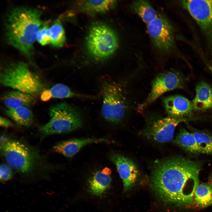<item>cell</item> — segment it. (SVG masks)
Wrapping results in <instances>:
<instances>
[{
    "label": "cell",
    "instance_id": "6da1fadb",
    "mask_svg": "<svg viewBox=\"0 0 212 212\" xmlns=\"http://www.w3.org/2000/svg\"><path fill=\"white\" fill-rule=\"evenodd\" d=\"M201 164L182 156L156 162L151 177L156 193L165 201L181 206L190 205L199 184Z\"/></svg>",
    "mask_w": 212,
    "mask_h": 212
},
{
    "label": "cell",
    "instance_id": "7a4b0ae2",
    "mask_svg": "<svg viewBox=\"0 0 212 212\" xmlns=\"http://www.w3.org/2000/svg\"><path fill=\"white\" fill-rule=\"evenodd\" d=\"M42 14L37 9L18 7L13 9L7 17L6 26L8 42L29 58L42 24Z\"/></svg>",
    "mask_w": 212,
    "mask_h": 212
},
{
    "label": "cell",
    "instance_id": "3957f363",
    "mask_svg": "<svg viewBox=\"0 0 212 212\" xmlns=\"http://www.w3.org/2000/svg\"><path fill=\"white\" fill-rule=\"evenodd\" d=\"M0 148L7 164L21 173H29L45 165L40 153L23 141L2 136Z\"/></svg>",
    "mask_w": 212,
    "mask_h": 212
},
{
    "label": "cell",
    "instance_id": "277c9868",
    "mask_svg": "<svg viewBox=\"0 0 212 212\" xmlns=\"http://www.w3.org/2000/svg\"><path fill=\"white\" fill-rule=\"evenodd\" d=\"M0 82L5 87L34 97L44 90L39 76L22 62L11 63L3 69L0 73Z\"/></svg>",
    "mask_w": 212,
    "mask_h": 212
},
{
    "label": "cell",
    "instance_id": "5b68a950",
    "mask_svg": "<svg viewBox=\"0 0 212 212\" xmlns=\"http://www.w3.org/2000/svg\"><path fill=\"white\" fill-rule=\"evenodd\" d=\"M50 119L39 130L44 136L71 132L82 124L81 115L75 107L65 102L56 104L49 109Z\"/></svg>",
    "mask_w": 212,
    "mask_h": 212
},
{
    "label": "cell",
    "instance_id": "8992f818",
    "mask_svg": "<svg viewBox=\"0 0 212 212\" xmlns=\"http://www.w3.org/2000/svg\"><path fill=\"white\" fill-rule=\"evenodd\" d=\"M101 91V112L103 117L113 123L120 122L127 108V100L122 86L117 82L106 80L102 84Z\"/></svg>",
    "mask_w": 212,
    "mask_h": 212
},
{
    "label": "cell",
    "instance_id": "52a82bcc",
    "mask_svg": "<svg viewBox=\"0 0 212 212\" xmlns=\"http://www.w3.org/2000/svg\"><path fill=\"white\" fill-rule=\"evenodd\" d=\"M86 46L90 54L97 59L107 58L117 50L118 39L115 33L107 26L95 24L90 28L86 39Z\"/></svg>",
    "mask_w": 212,
    "mask_h": 212
},
{
    "label": "cell",
    "instance_id": "ba28073f",
    "mask_svg": "<svg viewBox=\"0 0 212 212\" xmlns=\"http://www.w3.org/2000/svg\"><path fill=\"white\" fill-rule=\"evenodd\" d=\"M183 85V79L177 72L171 71L159 73L153 80L150 91L145 100L139 106V110H143L164 93L181 88Z\"/></svg>",
    "mask_w": 212,
    "mask_h": 212
},
{
    "label": "cell",
    "instance_id": "9c48e42d",
    "mask_svg": "<svg viewBox=\"0 0 212 212\" xmlns=\"http://www.w3.org/2000/svg\"><path fill=\"white\" fill-rule=\"evenodd\" d=\"M147 28L156 48L165 52L171 50L174 45L173 30L171 24L165 17L158 15L147 24Z\"/></svg>",
    "mask_w": 212,
    "mask_h": 212
},
{
    "label": "cell",
    "instance_id": "30bf717a",
    "mask_svg": "<svg viewBox=\"0 0 212 212\" xmlns=\"http://www.w3.org/2000/svg\"><path fill=\"white\" fill-rule=\"evenodd\" d=\"M181 3L208 37H212V0H184Z\"/></svg>",
    "mask_w": 212,
    "mask_h": 212
},
{
    "label": "cell",
    "instance_id": "8fae6325",
    "mask_svg": "<svg viewBox=\"0 0 212 212\" xmlns=\"http://www.w3.org/2000/svg\"><path fill=\"white\" fill-rule=\"evenodd\" d=\"M194 118H176L170 117L156 120L145 130L147 137L160 143L170 141L176 127L180 123L193 120Z\"/></svg>",
    "mask_w": 212,
    "mask_h": 212
},
{
    "label": "cell",
    "instance_id": "7c38bea8",
    "mask_svg": "<svg viewBox=\"0 0 212 212\" xmlns=\"http://www.w3.org/2000/svg\"><path fill=\"white\" fill-rule=\"evenodd\" d=\"M123 183L124 190L126 191L134 185L137 179L138 172L134 162L130 159L118 154L111 157Z\"/></svg>",
    "mask_w": 212,
    "mask_h": 212
},
{
    "label": "cell",
    "instance_id": "4fadbf2b",
    "mask_svg": "<svg viewBox=\"0 0 212 212\" xmlns=\"http://www.w3.org/2000/svg\"><path fill=\"white\" fill-rule=\"evenodd\" d=\"M163 101L168 117L176 118L187 117L192 114L194 109L192 101L181 95L168 96L165 97Z\"/></svg>",
    "mask_w": 212,
    "mask_h": 212
},
{
    "label": "cell",
    "instance_id": "5bb4252c",
    "mask_svg": "<svg viewBox=\"0 0 212 212\" xmlns=\"http://www.w3.org/2000/svg\"><path fill=\"white\" fill-rule=\"evenodd\" d=\"M109 142L104 138H73L59 142L53 147L54 151L67 158H71L75 155L85 145L94 143Z\"/></svg>",
    "mask_w": 212,
    "mask_h": 212
},
{
    "label": "cell",
    "instance_id": "9a60e30c",
    "mask_svg": "<svg viewBox=\"0 0 212 212\" xmlns=\"http://www.w3.org/2000/svg\"><path fill=\"white\" fill-rule=\"evenodd\" d=\"M194 109L206 111L212 109V88L206 82L198 83L196 88V95L192 101Z\"/></svg>",
    "mask_w": 212,
    "mask_h": 212
},
{
    "label": "cell",
    "instance_id": "2e32d148",
    "mask_svg": "<svg viewBox=\"0 0 212 212\" xmlns=\"http://www.w3.org/2000/svg\"><path fill=\"white\" fill-rule=\"evenodd\" d=\"M2 100L8 109L28 107L34 105L36 102L35 97L19 91H13L5 94Z\"/></svg>",
    "mask_w": 212,
    "mask_h": 212
},
{
    "label": "cell",
    "instance_id": "e0dca14e",
    "mask_svg": "<svg viewBox=\"0 0 212 212\" xmlns=\"http://www.w3.org/2000/svg\"><path fill=\"white\" fill-rule=\"evenodd\" d=\"M111 171L108 168L96 172L89 181V189L92 194L101 196L107 189L111 181Z\"/></svg>",
    "mask_w": 212,
    "mask_h": 212
},
{
    "label": "cell",
    "instance_id": "ac0fdd59",
    "mask_svg": "<svg viewBox=\"0 0 212 212\" xmlns=\"http://www.w3.org/2000/svg\"><path fill=\"white\" fill-rule=\"evenodd\" d=\"M173 142L176 145L189 153L193 154L201 153L193 134L184 128L180 129Z\"/></svg>",
    "mask_w": 212,
    "mask_h": 212
},
{
    "label": "cell",
    "instance_id": "d6986e66",
    "mask_svg": "<svg viewBox=\"0 0 212 212\" xmlns=\"http://www.w3.org/2000/svg\"><path fill=\"white\" fill-rule=\"evenodd\" d=\"M5 113L20 126L29 127L31 126L34 122L33 113L27 107L7 108L5 111Z\"/></svg>",
    "mask_w": 212,
    "mask_h": 212
},
{
    "label": "cell",
    "instance_id": "ffe728a7",
    "mask_svg": "<svg viewBox=\"0 0 212 212\" xmlns=\"http://www.w3.org/2000/svg\"><path fill=\"white\" fill-rule=\"evenodd\" d=\"M193 200L200 207L212 205V182L199 184L194 192Z\"/></svg>",
    "mask_w": 212,
    "mask_h": 212
},
{
    "label": "cell",
    "instance_id": "44dd1931",
    "mask_svg": "<svg viewBox=\"0 0 212 212\" xmlns=\"http://www.w3.org/2000/svg\"><path fill=\"white\" fill-rule=\"evenodd\" d=\"M131 7L147 24L156 18L158 15L155 9L147 1H135L132 2Z\"/></svg>",
    "mask_w": 212,
    "mask_h": 212
},
{
    "label": "cell",
    "instance_id": "7402d4cb",
    "mask_svg": "<svg viewBox=\"0 0 212 212\" xmlns=\"http://www.w3.org/2000/svg\"><path fill=\"white\" fill-rule=\"evenodd\" d=\"M85 10L92 13H102L114 8L116 4L115 0H87L81 2Z\"/></svg>",
    "mask_w": 212,
    "mask_h": 212
},
{
    "label": "cell",
    "instance_id": "603a6c76",
    "mask_svg": "<svg viewBox=\"0 0 212 212\" xmlns=\"http://www.w3.org/2000/svg\"><path fill=\"white\" fill-rule=\"evenodd\" d=\"M52 97L63 99L72 97L95 98L92 96L83 95L75 92L68 86L62 83L56 84L49 89Z\"/></svg>",
    "mask_w": 212,
    "mask_h": 212
},
{
    "label": "cell",
    "instance_id": "cb8c5ba5",
    "mask_svg": "<svg viewBox=\"0 0 212 212\" xmlns=\"http://www.w3.org/2000/svg\"><path fill=\"white\" fill-rule=\"evenodd\" d=\"M193 134L201 153L212 155V135L205 131L193 130Z\"/></svg>",
    "mask_w": 212,
    "mask_h": 212
},
{
    "label": "cell",
    "instance_id": "d4e9b609",
    "mask_svg": "<svg viewBox=\"0 0 212 212\" xmlns=\"http://www.w3.org/2000/svg\"><path fill=\"white\" fill-rule=\"evenodd\" d=\"M51 43L56 47H62L66 40L63 28L60 23L55 22L49 28Z\"/></svg>",
    "mask_w": 212,
    "mask_h": 212
},
{
    "label": "cell",
    "instance_id": "484cf974",
    "mask_svg": "<svg viewBox=\"0 0 212 212\" xmlns=\"http://www.w3.org/2000/svg\"><path fill=\"white\" fill-rule=\"evenodd\" d=\"M36 40L43 46L51 43L49 28L47 23L40 27L37 34Z\"/></svg>",
    "mask_w": 212,
    "mask_h": 212
},
{
    "label": "cell",
    "instance_id": "4316f807",
    "mask_svg": "<svg viewBox=\"0 0 212 212\" xmlns=\"http://www.w3.org/2000/svg\"><path fill=\"white\" fill-rule=\"evenodd\" d=\"M13 169L8 164L2 163L0 167V179L2 182L8 181L12 178Z\"/></svg>",
    "mask_w": 212,
    "mask_h": 212
},
{
    "label": "cell",
    "instance_id": "83f0119b",
    "mask_svg": "<svg viewBox=\"0 0 212 212\" xmlns=\"http://www.w3.org/2000/svg\"><path fill=\"white\" fill-rule=\"evenodd\" d=\"M52 97L49 89L44 90L41 94L40 98L43 101H47L49 100Z\"/></svg>",
    "mask_w": 212,
    "mask_h": 212
},
{
    "label": "cell",
    "instance_id": "f1b7e54d",
    "mask_svg": "<svg viewBox=\"0 0 212 212\" xmlns=\"http://www.w3.org/2000/svg\"><path fill=\"white\" fill-rule=\"evenodd\" d=\"M0 125L2 127H8L13 126V124L9 120L1 116L0 119Z\"/></svg>",
    "mask_w": 212,
    "mask_h": 212
},
{
    "label": "cell",
    "instance_id": "f546056e",
    "mask_svg": "<svg viewBox=\"0 0 212 212\" xmlns=\"http://www.w3.org/2000/svg\"><path fill=\"white\" fill-rule=\"evenodd\" d=\"M211 182H212V176H211Z\"/></svg>",
    "mask_w": 212,
    "mask_h": 212
}]
</instances>
